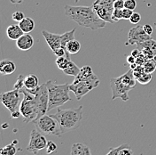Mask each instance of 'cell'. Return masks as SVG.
I'll list each match as a JSON object with an SVG mask.
<instances>
[{"mask_svg":"<svg viewBox=\"0 0 156 155\" xmlns=\"http://www.w3.org/2000/svg\"><path fill=\"white\" fill-rule=\"evenodd\" d=\"M64 13L69 19L75 21L78 25L96 30L104 28L107 22L96 13L93 6H65Z\"/></svg>","mask_w":156,"mask_h":155,"instance_id":"6da1fadb","label":"cell"},{"mask_svg":"<svg viewBox=\"0 0 156 155\" xmlns=\"http://www.w3.org/2000/svg\"><path fill=\"white\" fill-rule=\"evenodd\" d=\"M51 116L58 120L61 133L65 134L76 129L80 126L83 119V106L66 110L57 109V112L51 114Z\"/></svg>","mask_w":156,"mask_h":155,"instance_id":"7a4b0ae2","label":"cell"},{"mask_svg":"<svg viewBox=\"0 0 156 155\" xmlns=\"http://www.w3.org/2000/svg\"><path fill=\"white\" fill-rule=\"evenodd\" d=\"M136 78L134 77L133 70L130 69L126 73L117 78H112L110 79V87L112 90V100L117 98L127 102L129 97V92L136 86Z\"/></svg>","mask_w":156,"mask_h":155,"instance_id":"3957f363","label":"cell"},{"mask_svg":"<svg viewBox=\"0 0 156 155\" xmlns=\"http://www.w3.org/2000/svg\"><path fill=\"white\" fill-rule=\"evenodd\" d=\"M49 93V106L48 112L58 107L64 105L67 102L71 100L69 96V84L58 85L52 80L46 82Z\"/></svg>","mask_w":156,"mask_h":155,"instance_id":"277c9868","label":"cell"},{"mask_svg":"<svg viewBox=\"0 0 156 155\" xmlns=\"http://www.w3.org/2000/svg\"><path fill=\"white\" fill-rule=\"evenodd\" d=\"M23 97H24L23 92L14 88L11 91H7L1 94V102L11 112L12 119H17L21 115L20 108L21 102L23 100Z\"/></svg>","mask_w":156,"mask_h":155,"instance_id":"5b68a950","label":"cell"},{"mask_svg":"<svg viewBox=\"0 0 156 155\" xmlns=\"http://www.w3.org/2000/svg\"><path fill=\"white\" fill-rule=\"evenodd\" d=\"M20 91H22L24 94V97L20 108L21 116L23 117V121L25 123L33 122L39 117L38 109L35 100V96L25 89H22Z\"/></svg>","mask_w":156,"mask_h":155,"instance_id":"8992f818","label":"cell"},{"mask_svg":"<svg viewBox=\"0 0 156 155\" xmlns=\"http://www.w3.org/2000/svg\"><path fill=\"white\" fill-rule=\"evenodd\" d=\"M36 128L44 135L60 136L62 135L58 120L51 115H42L33 121Z\"/></svg>","mask_w":156,"mask_h":155,"instance_id":"52a82bcc","label":"cell"},{"mask_svg":"<svg viewBox=\"0 0 156 155\" xmlns=\"http://www.w3.org/2000/svg\"><path fill=\"white\" fill-rule=\"evenodd\" d=\"M100 81L97 75L93 74L90 78L87 79L79 81L77 83H72L69 86V89L73 92L77 100H81L85 95H87L90 91L98 87Z\"/></svg>","mask_w":156,"mask_h":155,"instance_id":"ba28073f","label":"cell"},{"mask_svg":"<svg viewBox=\"0 0 156 155\" xmlns=\"http://www.w3.org/2000/svg\"><path fill=\"white\" fill-rule=\"evenodd\" d=\"M28 92L35 96V100L38 109L39 117L46 114V112H48L49 106V93L46 83L38 86L35 89L29 90Z\"/></svg>","mask_w":156,"mask_h":155,"instance_id":"9c48e42d","label":"cell"},{"mask_svg":"<svg viewBox=\"0 0 156 155\" xmlns=\"http://www.w3.org/2000/svg\"><path fill=\"white\" fill-rule=\"evenodd\" d=\"M115 0H96L92 6L95 9L98 15L104 20L106 22L114 23L113 13H114V3Z\"/></svg>","mask_w":156,"mask_h":155,"instance_id":"30bf717a","label":"cell"},{"mask_svg":"<svg viewBox=\"0 0 156 155\" xmlns=\"http://www.w3.org/2000/svg\"><path fill=\"white\" fill-rule=\"evenodd\" d=\"M48 141L46 140L45 136L38 130H31L30 137H29V146L27 147V150L29 153H32L34 154H37L39 151L46 148Z\"/></svg>","mask_w":156,"mask_h":155,"instance_id":"8fae6325","label":"cell"},{"mask_svg":"<svg viewBox=\"0 0 156 155\" xmlns=\"http://www.w3.org/2000/svg\"><path fill=\"white\" fill-rule=\"evenodd\" d=\"M149 39H152V38L150 35L146 34V31L143 29V26L136 25L135 27L129 29L126 45L127 46L138 45V44L143 43Z\"/></svg>","mask_w":156,"mask_h":155,"instance_id":"7c38bea8","label":"cell"},{"mask_svg":"<svg viewBox=\"0 0 156 155\" xmlns=\"http://www.w3.org/2000/svg\"><path fill=\"white\" fill-rule=\"evenodd\" d=\"M137 46V48L139 49L142 53V55L146 57V61L151 60L155 57L156 55V41L154 39H149L143 43H140Z\"/></svg>","mask_w":156,"mask_h":155,"instance_id":"4fadbf2b","label":"cell"},{"mask_svg":"<svg viewBox=\"0 0 156 155\" xmlns=\"http://www.w3.org/2000/svg\"><path fill=\"white\" fill-rule=\"evenodd\" d=\"M42 34L52 52H55L57 49L61 47V35L51 33L47 30H43Z\"/></svg>","mask_w":156,"mask_h":155,"instance_id":"5bb4252c","label":"cell"},{"mask_svg":"<svg viewBox=\"0 0 156 155\" xmlns=\"http://www.w3.org/2000/svg\"><path fill=\"white\" fill-rule=\"evenodd\" d=\"M34 39L29 33H24L18 40H16V46L21 51H28L34 46Z\"/></svg>","mask_w":156,"mask_h":155,"instance_id":"9a60e30c","label":"cell"},{"mask_svg":"<svg viewBox=\"0 0 156 155\" xmlns=\"http://www.w3.org/2000/svg\"><path fill=\"white\" fill-rule=\"evenodd\" d=\"M16 70L15 63L9 59L2 60L0 62V72L3 75H10L12 74Z\"/></svg>","mask_w":156,"mask_h":155,"instance_id":"2e32d148","label":"cell"},{"mask_svg":"<svg viewBox=\"0 0 156 155\" xmlns=\"http://www.w3.org/2000/svg\"><path fill=\"white\" fill-rule=\"evenodd\" d=\"M24 34L20 25H10L6 29V35L11 40H18Z\"/></svg>","mask_w":156,"mask_h":155,"instance_id":"e0dca14e","label":"cell"},{"mask_svg":"<svg viewBox=\"0 0 156 155\" xmlns=\"http://www.w3.org/2000/svg\"><path fill=\"white\" fill-rule=\"evenodd\" d=\"M71 155H91L90 153V150L87 146L77 143V144H74L71 147Z\"/></svg>","mask_w":156,"mask_h":155,"instance_id":"ac0fdd59","label":"cell"},{"mask_svg":"<svg viewBox=\"0 0 156 155\" xmlns=\"http://www.w3.org/2000/svg\"><path fill=\"white\" fill-rule=\"evenodd\" d=\"M93 70L90 66L86 65V66H83L80 69V71L78 73L77 76L75 77L74 79V82L73 83H77L79 81H82V80H84V79H87L89 78H90L93 75Z\"/></svg>","mask_w":156,"mask_h":155,"instance_id":"d6986e66","label":"cell"},{"mask_svg":"<svg viewBox=\"0 0 156 155\" xmlns=\"http://www.w3.org/2000/svg\"><path fill=\"white\" fill-rule=\"evenodd\" d=\"M38 78L37 77L35 74H29L25 76V80H24V87L25 90L29 91L35 89L38 87Z\"/></svg>","mask_w":156,"mask_h":155,"instance_id":"ffe728a7","label":"cell"},{"mask_svg":"<svg viewBox=\"0 0 156 155\" xmlns=\"http://www.w3.org/2000/svg\"><path fill=\"white\" fill-rule=\"evenodd\" d=\"M19 25L24 33H30L35 29L36 23L33 19L29 18V17H25L20 22H19Z\"/></svg>","mask_w":156,"mask_h":155,"instance_id":"44dd1931","label":"cell"},{"mask_svg":"<svg viewBox=\"0 0 156 155\" xmlns=\"http://www.w3.org/2000/svg\"><path fill=\"white\" fill-rule=\"evenodd\" d=\"M76 30V28H74L72 30L67 31L63 34H61V47L66 48L68 42H70L71 40L75 39V32Z\"/></svg>","mask_w":156,"mask_h":155,"instance_id":"7402d4cb","label":"cell"},{"mask_svg":"<svg viewBox=\"0 0 156 155\" xmlns=\"http://www.w3.org/2000/svg\"><path fill=\"white\" fill-rule=\"evenodd\" d=\"M80 69L81 68H78V66L74 62H72L70 60L68 67L65 69V70H63L62 71H63L64 74H66L68 76H74V77H76V76L78 75V73L80 71Z\"/></svg>","mask_w":156,"mask_h":155,"instance_id":"603a6c76","label":"cell"},{"mask_svg":"<svg viewBox=\"0 0 156 155\" xmlns=\"http://www.w3.org/2000/svg\"><path fill=\"white\" fill-rule=\"evenodd\" d=\"M66 49L70 55H76L81 49V43L76 39H73L70 42H68Z\"/></svg>","mask_w":156,"mask_h":155,"instance_id":"cb8c5ba5","label":"cell"},{"mask_svg":"<svg viewBox=\"0 0 156 155\" xmlns=\"http://www.w3.org/2000/svg\"><path fill=\"white\" fill-rule=\"evenodd\" d=\"M18 143V141H13L12 144L8 146H5L4 148L1 149L0 153L1 155H15L17 153V149L15 147V144Z\"/></svg>","mask_w":156,"mask_h":155,"instance_id":"d4e9b609","label":"cell"},{"mask_svg":"<svg viewBox=\"0 0 156 155\" xmlns=\"http://www.w3.org/2000/svg\"><path fill=\"white\" fill-rule=\"evenodd\" d=\"M69 62H70V58L68 55L61 56V57H57V59H56V65L58 66V68L59 70H65L68 67Z\"/></svg>","mask_w":156,"mask_h":155,"instance_id":"484cf974","label":"cell"},{"mask_svg":"<svg viewBox=\"0 0 156 155\" xmlns=\"http://www.w3.org/2000/svg\"><path fill=\"white\" fill-rule=\"evenodd\" d=\"M144 68L145 71L146 73H153L156 70V60L155 59H151V60H147L146 63L144 64Z\"/></svg>","mask_w":156,"mask_h":155,"instance_id":"4316f807","label":"cell"},{"mask_svg":"<svg viewBox=\"0 0 156 155\" xmlns=\"http://www.w3.org/2000/svg\"><path fill=\"white\" fill-rule=\"evenodd\" d=\"M24 80H25V76L23 75H20L19 77L17 78L14 85H13V88L14 89H18V90H22L24 89Z\"/></svg>","mask_w":156,"mask_h":155,"instance_id":"83f0119b","label":"cell"},{"mask_svg":"<svg viewBox=\"0 0 156 155\" xmlns=\"http://www.w3.org/2000/svg\"><path fill=\"white\" fill-rule=\"evenodd\" d=\"M151 79H152V74L145 72L142 76H140L136 79V81H138L142 85H146V84H148L151 81Z\"/></svg>","mask_w":156,"mask_h":155,"instance_id":"f1b7e54d","label":"cell"},{"mask_svg":"<svg viewBox=\"0 0 156 155\" xmlns=\"http://www.w3.org/2000/svg\"><path fill=\"white\" fill-rule=\"evenodd\" d=\"M45 149H46V153H47V154H51V153H53L55 151H57L58 146H57V145H56L54 142H52V141H48L47 146H46Z\"/></svg>","mask_w":156,"mask_h":155,"instance_id":"f546056e","label":"cell"},{"mask_svg":"<svg viewBox=\"0 0 156 155\" xmlns=\"http://www.w3.org/2000/svg\"><path fill=\"white\" fill-rule=\"evenodd\" d=\"M117 155H133V152L128 145H123V146L118 152Z\"/></svg>","mask_w":156,"mask_h":155,"instance_id":"4dcf8cb0","label":"cell"},{"mask_svg":"<svg viewBox=\"0 0 156 155\" xmlns=\"http://www.w3.org/2000/svg\"><path fill=\"white\" fill-rule=\"evenodd\" d=\"M122 10L123 9H115L113 13V21L115 22H117L122 19H123L122 17Z\"/></svg>","mask_w":156,"mask_h":155,"instance_id":"1f68e13d","label":"cell"},{"mask_svg":"<svg viewBox=\"0 0 156 155\" xmlns=\"http://www.w3.org/2000/svg\"><path fill=\"white\" fill-rule=\"evenodd\" d=\"M145 72L146 71H145L144 66H141V65H137L136 68L133 70V74H134V77L136 78V79H137L140 76H142Z\"/></svg>","mask_w":156,"mask_h":155,"instance_id":"d6a6232c","label":"cell"},{"mask_svg":"<svg viewBox=\"0 0 156 155\" xmlns=\"http://www.w3.org/2000/svg\"><path fill=\"white\" fill-rule=\"evenodd\" d=\"M24 18H25V15H24V13H23L22 12H20V11H16V12H14V13H12V19L13 20V21H17V22H20Z\"/></svg>","mask_w":156,"mask_h":155,"instance_id":"836d02e7","label":"cell"},{"mask_svg":"<svg viewBox=\"0 0 156 155\" xmlns=\"http://www.w3.org/2000/svg\"><path fill=\"white\" fill-rule=\"evenodd\" d=\"M136 7V0H124V8L130 10H135Z\"/></svg>","mask_w":156,"mask_h":155,"instance_id":"e575fe53","label":"cell"},{"mask_svg":"<svg viewBox=\"0 0 156 155\" xmlns=\"http://www.w3.org/2000/svg\"><path fill=\"white\" fill-rule=\"evenodd\" d=\"M54 53V55L57 56V57H61V56H66V55H68V56H69V53H68V51H67V49L64 48V47H59V48H58L55 52H53Z\"/></svg>","mask_w":156,"mask_h":155,"instance_id":"d590c367","label":"cell"},{"mask_svg":"<svg viewBox=\"0 0 156 155\" xmlns=\"http://www.w3.org/2000/svg\"><path fill=\"white\" fill-rule=\"evenodd\" d=\"M140 21H141V15H140L138 13H136V12L133 13V14L131 15V17H130V19H129V21H130L131 23H133V24H137V23H139Z\"/></svg>","mask_w":156,"mask_h":155,"instance_id":"8d00e7d4","label":"cell"},{"mask_svg":"<svg viewBox=\"0 0 156 155\" xmlns=\"http://www.w3.org/2000/svg\"><path fill=\"white\" fill-rule=\"evenodd\" d=\"M133 13H134L133 10L124 8V9L122 10V17H123V19L129 20L130 19V17H131V15L133 14Z\"/></svg>","mask_w":156,"mask_h":155,"instance_id":"74e56055","label":"cell"},{"mask_svg":"<svg viewBox=\"0 0 156 155\" xmlns=\"http://www.w3.org/2000/svg\"><path fill=\"white\" fill-rule=\"evenodd\" d=\"M114 7L115 9H124V0H115Z\"/></svg>","mask_w":156,"mask_h":155,"instance_id":"f35d334b","label":"cell"},{"mask_svg":"<svg viewBox=\"0 0 156 155\" xmlns=\"http://www.w3.org/2000/svg\"><path fill=\"white\" fill-rule=\"evenodd\" d=\"M143 29L146 31V34H148V35H150V36L153 34L154 29H153V27H152L150 24H145V25L143 26Z\"/></svg>","mask_w":156,"mask_h":155,"instance_id":"ab89813d","label":"cell"},{"mask_svg":"<svg viewBox=\"0 0 156 155\" xmlns=\"http://www.w3.org/2000/svg\"><path fill=\"white\" fill-rule=\"evenodd\" d=\"M127 62L129 64H134V63H136V58L133 55H129V56L127 57Z\"/></svg>","mask_w":156,"mask_h":155,"instance_id":"60d3db41","label":"cell"},{"mask_svg":"<svg viewBox=\"0 0 156 155\" xmlns=\"http://www.w3.org/2000/svg\"><path fill=\"white\" fill-rule=\"evenodd\" d=\"M141 54H142V53H141V51H140L139 49H136V50H133V51H132L131 55H133L135 58H137Z\"/></svg>","mask_w":156,"mask_h":155,"instance_id":"b9f144b4","label":"cell"},{"mask_svg":"<svg viewBox=\"0 0 156 155\" xmlns=\"http://www.w3.org/2000/svg\"><path fill=\"white\" fill-rule=\"evenodd\" d=\"M24 0H10L12 4H21Z\"/></svg>","mask_w":156,"mask_h":155,"instance_id":"7bdbcfd3","label":"cell"},{"mask_svg":"<svg viewBox=\"0 0 156 155\" xmlns=\"http://www.w3.org/2000/svg\"><path fill=\"white\" fill-rule=\"evenodd\" d=\"M79 1H80V0H75V2H76V3H78Z\"/></svg>","mask_w":156,"mask_h":155,"instance_id":"ee69618b","label":"cell"}]
</instances>
